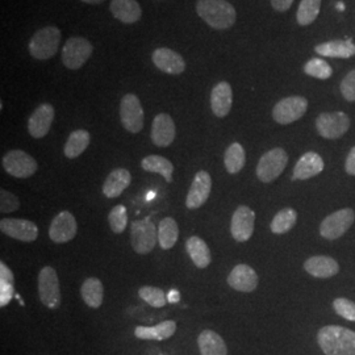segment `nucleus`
<instances>
[{"instance_id": "obj_1", "label": "nucleus", "mask_w": 355, "mask_h": 355, "mask_svg": "<svg viewBox=\"0 0 355 355\" xmlns=\"http://www.w3.org/2000/svg\"><path fill=\"white\" fill-rule=\"evenodd\" d=\"M318 346L325 355H355V331L338 325L318 330Z\"/></svg>"}, {"instance_id": "obj_2", "label": "nucleus", "mask_w": 355, "mask_h": 355, "mask_svg": "<svg viewBox=\"0 0 355 355\" xmlns=\"http://www.w3.org/2000/svg\"><path fill=\"white\" fill-rule=\"evenodd\" d=\"M196 12L208 26L217 31L228 29L237 19L234 7L227 0H199Z\"/></svg>"}, {"instance_id": "obj_3", "label": "nucleus", "mask_w": 355, "mask_h": 355, "mask_svg": "<svg viewBox=\"0 0 355 355\" xmlns=\"http://www.w3.org/2000/svg\"><path fill=\"white\" fill-rule=\"evenodd\" d=\"M60 42H61V31L57 26L41 28L29 41V45H28L29 54L40 61L49 60L53 55L57 54Z\"/></svg>"}, {"instance_id": "obj_4", "label": "nucleus", "mask_w": 355, "mask_h": 355, "mask_svg": "<svg viewBox=\"0 0 355 355\" xmlns=\"http://www.w3.org/2000/svg\"><path fill=\"white\" fill-rule=\"evenodd\" d=\"M288 164V154L282 149L275 148L265 153L257 166V177L263 183H271L284 171Z\"/></svg>"}, {"instance_id": "obj_5", "label": "nucleus", "mask_w": 355, "mask_h": 355, "mask_svg": "<svg viewBox=\"0 0 355 355\" xmlns=\"http://www.w3.org/2000/svg\"><path fill=\"white\" fill-rule=\"evenodd\" d=\"M38 296L41 303L49 309L61 305V290L57 271L51 266L44 267L38 274Z\"/></svg>"}, {"instance_id": "obj_6", "label": "nucleus", "mask_w": 355, "mask_h": 355, "mask_svg": "<svg viewBox=\"0 0 355 355\" xmlns=\"http://www.w3.org/2000/svg\"><path fill=\"white\" fill-rule=\"evenodd\" d=\"M92 51L94 46L87 38L70 37L64 42L61 58L67 69L78 70L89 61Z\"/></svg>"}, {"instance_id": "obj_7", "label": "nucleus", "mask_w": 355, "mask_h": 355, "mask_svg": "<svg viewBox=\"0 0 355 355\" xmlns=\"http://www.w3.org/2000/svg\"><path fill=\"white\" fill-rule=\"evenodd\" d=\"M354 220L355 214L352 208H343L340 211H336L322 220L320 225V234L329 241L337 240L343 237L350 229L354 224Z\"/></svg>"}, {"instance_id": "obj_8", "label": "nucleus", "mask_w": 355, "mask_h": 355, "mask_svg": "<svg viewBox=\"0 0 355 355\" xmlns=\"http://www.w3.org/2000/svg\"><path fill=\"white\" fill-rule=\"evenodd\" d=\"M158 241V232L149 218L137 220L130 227L132 248L137 254H149L153 252Z\"/></svg>"}, {"instance_id": "obj_9", "label": "nucleus", "mask_w": 355, "mask_h": 355, "mask_svg": "<svg viewBox=\"0 0 355 355\" xmlns=\"http://www.w3.org/2000/svg\"><path fill=\"white\" fill-rule=\"evenodd\" d=\"M1 165L4 167L6 173L19 179L31 178L35 175L38 170L36 159L28 153L17 149L7 153L1 159Z\"/></svg>"}, {"instance_id": "obj_10", "label": "nucleus", "mask_w": 355, "mask_h": 355, "mask_svg": "<svg viewBox=\"0 0 355 355\" xmlns=\"http://www.w3.org/2000/svg\"><path fill=\"white\" fill-rule=\"evenodd\" d=\"M308 110V101L303 96H288L275 104L272 117L280 125H287L297 121Z\"/></svg>"}, {"instance_id": "obj_11", "label": "nucleus", "mask_w": 355, "mask_h": 355, "mask_svg": "<svg viewBox=\"0 0 355 355\" xmlns=\"http://www.w3.org/2000/svg\"><path fill=\"white\" fill-rule=\"evenodd\" d=\"M350 128V119L343 112H327L318 114L316 129L318 135L328 140H337Z\"/></svg>"}, {"instance_id": "obj_12", "label": "nucleus", "mask_w": 355, "mask_h": 355, "mask_svg": "<svg viewBox=\"0 0 355 355\" xmlns=\"http://www.w3.org/2000/svg\"><path fill=\"white\" fill-rule=\"evenodd\" d=\"M120 120L123 127L130 133H139L144 128V108L140 98L127 94L120 103Z\"/></svg>"}, {"instance_id": "obj_13", "label": "nucleus", "mask_w": 355, "mask_h": 355, "mask_svg": "<svg viewBox=\"0 0 355 355\" xmlns=\"http://www.w3.org/2000/svg\"><path fill=\"white\" fill-rule=\"evenodd\" d=\"M255 225V212L246 205H240L232 216L230 233L237 242H246L252 239Z\"/></svg>"}, {"instance_id": "obj_14", "label": "nucleus", "mask_w": 355, "mask_h": 355, "mask_svg": "<svg viewBox=\"0 0 355 355\" xmlns=\"http://www.w3.org/2000/svg\"><path fill=\"white\" fill-rule=\"evenodd\" d=\"M0 230L17 241L33 242L38 237L37 225L24 218H3L0 221Z\"/></svg>"}, {"instance_id": "obj_15", "label": "nucleus", "mask_w": 355, "mask_h": 355, "mask_svg": "<svg viewBox=\"0 0 355 355\" xmlns=\"http://www.w3.org/2000/svg\"><path fill=\"white\" fill-rule=\"evenodd\" d=\"M76 233L78 224L76 217L71 212L62 211L53 218L49 228V237L51 241L55 243H66L71 241L76 237Z\"/></svg>"}, {"instance_id": "obj_16", "label": "nucleus", "mask_w": 355, "mask_h": 355, "mask_svg": "<svg viewBox=\"0 0 355 355\" xmlns=\"http://www.w3.org/2000/svg\"><path fill=\"white\" fill-rule=\"evenodd\" d=\"M54 107L49 103H44L38 105L37 108L31 114L28 120V132L33 139H44L54 121Z\"/></svg>"}, {"instance_id": "obj_17", "label": "nucleus", "mask_w": 355, "mask_h": 355, "mask_svg": "<svg viewBox=\"0 0 355 355\" xmlns=\"http://www.w3.org/2000/svg\"><path fill=\"white\" fill-rule=\"evenodd\" d=\"M212 190V178L211 175L200 170L191 183L190 191L186 198V205L189 209H198L208 200Z\"/></svg>"}, {"instance_id": "obj_18", "label": "nucleus", "mask_w": 355, "mask_h": 355, "mask_svg": "<svg viewBox=\"0 0 355 355\" xmlns=\"http://www.w3.org/2000/svg\"><path fill=\"white\" fill-rule=\"evenodd\" d=\"M152 60L157 69L170 76H179L186 70L184 58L177 51H171L168 48L155 49L153 51Z\"/></svg>"}, {"instance_id": "obj_19", "label": "nucleus", "mask_w": 355, "mask_h": 355, "mask_svg": "<svg viewBox=\"0 0 355 355\" xmlns=\"http://www.w3.org/2000/svg\"><path fill=\"white\" fill-rule=\"evenodd\" d=\"M177 129L174 120L167 114H157L153 120L152 141L158 148H167L175 140Z\"/></svg>"}, {"instance_id": "obj_20", "label": "nucleus", "mask_w": 355, "mask_h": 355, "mask_svg": "<svg viewBox=\"0 0 355 355\" xmlns=\"http://www.w3.org/2000/svg\"><path fill=\"white\" fill-rule=\"evenodd\" d=\"M324 161L321 155L318 153L308 152L303 154L299 161L296 162L295 168H293V180H306L311 178L316 177L318 174L322 173L324 170Z\"/></svg>"}, {"instance_id": "obj_21", "label": "nucleus", "mask_w": 355, "mask_h": 355, "mask_svg": "<svg viewBox=\"0 0 355 355\" xmlns=\"http://www.w3.org/2000/svg\"><path fill=\"white\" fill-rule=\"evenodd\" d=\"M258 274L249 265H237L228 277V284L236 291L253 292L258 286Z\"/></svg>"}, {"instance_id": "obj_22", "label": "nucleus", "mask_w": 355, "mask_h": 355, "mask_svg": "<svg viewBox=\"0 0 355 355\" xmlns=\"http://www.w3.org/2000/svg\"><path fill=\"white\" fill-rule=\"evenodd\" d=\"M304 268L309 275L315 278L327 279L338 274L340 265L336 259L328 255H315L305 261Z\"/></svg>"}, {"instance_id": "obj_23", "label": "nucleus", "mask_w": 355, "mask_h": 355, "mask_svg": "<svg viewBox=\"0 0 355 355\" xmlns=\"http://www.w3.org/2000/svg\"><path fill=\"white\" fill-rule=\"evenodd\" d=\"M233 104V91L228 82L217 83L211 92V108L217 117H227Z\"/></svg>"}, {"instance_id": "obj_24", "label": "nucleus", "mask_w": 355, "mask_h": 355, "mask_svg": "<svg viewBox=\"0 0 355 355\" xmlns=\"http://www.w3.org/2000/svg\"><path fill=\"white\" fill-rule=\"evenodd\" d=\"M110 10L114 19L124 24H135L142 16V10L137 0H112Z\"/></svg>"}, {"instance_id": "obj_25", "label": "nucleus", "mask_w": 355, "mask_h": 355, "mask_svg": "<svg viewBox=\"0 0 355 355\" xmlns=\"http://www.w3.org/2000/svg\"><path fill=\"white\" fill-rule=\"evenodd\" d=\"M130 182L132 175L127 168H114L103 184V193L108 199L119 198L129 187Z\"/></svg>"}, {"instance_id": "obj_26", "label": "nucleus", "mask_w": 355, "mask_h": 355, "mask_svg": "<svg viewBox=\"0 0 355 355\" xmlns=\"http://www.w3.org/2000/svg\"><path fill=\"white\" fill-rule=\"evenodd\" d=\"M177 331V324L173 320L164 321L155 327H137L135 329V336L139 340L145 341H165L174 336Z\"/></svg>"}, {"instance_id": "obj_27", "label": "nucleus", "mask_w": 355, "mask_h": 355, "mask_svg": "<svg viewBox=\"0 0 355 355\" xmlns=\"http://www.w3.org/2000/svg\"><path fill=\"white\" fill-rule=\"evenodd\" d=\"M315 51L322 57L330 58H350L355 55V44L352 40H334L320 44Z\"/></svg>"}, {"instance_id": "obj_28", "label": "nucleus", "mask_w": 355, "mask_h": 355, "mask_svg": "<svg viewBox=\"0 0 355 355\" xmlns=\"http://www.w3.org/2000/svg\"><path fill=\"white\" fill-rule=\"evenodd\" d=\"M198 345L202 355H228L227 343L214 330H203L198 337Z\"/></svg>"}, {"instance_id": "obj_29", "label": "nucleus", "mask_w": 355, "mask_h": 355, "mask_svg": "<svg viewBox=\"0 0 355 355\" xmlns=\"http://www.w3.org/2000/svg\"><path fill=\"white\" fill-rule=\"evenodd\" d=\"M186 249H187V253L190 255L192 262L198 268H207L211 265L212 255L209 252V248L200 237H198V236L190 237L186 242Z\"/></svg>"}, {"instance_id": "obj_30", "label": "nucleus", "mask_w": 355, "mask_h": 355, "mask_svg": "<svg viewBox=\"0 0 355 355\" xmlns=\"http://www.w3.org/2000/svg\"><path fill=\"white\" fill-rule=\"evenodd\" d=\"M89 142H91V136L87 130H85V129L74 130L64 144V155L69 159L78 158L89 148Z\"/></svg>"}, {"instance_id": "obj_31", "label": "nucleus", "mask_w": 355, "mask_h": 355, "mask_svg": "<svg viewBox=\"0 0 355 355\" xmlns=\"http://www.w3.org/2000/svg\"><path fill=\"white\" fill-rule=\"evenodd\" d=\"M80 295L83 302L89 308H99L103 304L104 297V287L103 283L98 278H89L85 280L80 288Z\"/></svg>"}, {"instance_id": "obj_32", "label": "nucleus", "mask_w": 355, "mask_h": 355, "mask_svg": "<svg viewBox=\"0 0 355 355\" xmlns=\"http://www.w3.org/2000/svg\"><path fill=\"white\" fill-rule=\"evenodd\" d=\"M141 166L145 171L149 173H157L165 178L167 183L173 182V173H174V165L162 155H148L141 161Z\"/></svg>"}, {"instance_id": "obj_33", "label": "nucleus", "mask_w": 355, "mask_h": 355, "mask_svg": "<svg viewBox=\"0 0 355 355\" xmlns=\"http://www.w3.org/2000/svg\"><path fill=\"white\" fill-rule=\"evenodd\" d=\"M179 239V228L177 221L171 217H166L159 223L158 228V243L164 250L174 248Z\"/></svg>"}, {"instance_id": "obj_34", "label": "nucleus", "mask_w": 355, "mask_h": 355, "mask_svg": "<svg viewBox=\"0 0 355 355\" xmlns=\"http://www.w3.org/2000/svg\"><path fill=\"white\" fill-rule=\"evenodd\" d=\"M246 162V153L239 142H233L224 155V164L229 174H239Z\"/></svg>"}, {"instance_id": "obj_35", "label": "nucleus", "mask_w": 355, "mask_h": 355, "mask_svg": "<svg viewBox=\"0 0 355 355\" xmlns=\"http://www.w3.org/2000/svg\"><path fill=\"white\" fill-rule=\"evenodd\" d=\"M297 221V212L292 208H284L274 216L270 229L274 234H284L290 232Z\"/></svg>"}, {"instance_id": "obj_36", "label": "nucleus", "mask_w": 355, "mask_h": 355, "mask_svg": "<svg viewBox=\"0 0 355 355\" xmlns=\"http://www.w3.org/2000/svg\"><path fill=\"white\" fill-rule=\"evenodd\" d=\"M15 277L10 267L0 263V306H6L15 296Z\"/></svg>"}, {"instance_id": "obj_37", "label": "nucleus", "mask_w": 355, "mask_h": 355, "mask_svg": "<svg viewBox=\"0 0 355 355\" xmlns=\"http://www.w3.org/2000/svg\"><path fill=\"white\" fill-rule=\"evenodd\" d=\"M321 10V0H302L296 13L297 24L305 26L312 24L318 19Z\"/></svg>"}, {"instance_id": "obj_38", "label": "nucleus", "mask_w": 355, "mask_h": 355, "mask_svg": "<svg viewBox=\"0 0 355 355\" xmlns=\"http://www.w3.org/2000/svg\"><path fill=\"white\" fill-rule=\"evenodd\" d=\"M108 223L114 233L121 234L128 227L127 208L121 204L114 207L108 215Z\"/></svg>"}, {"instance_id": "obj_39", "label": "nucleus", "mask_w": 355, "mask_h": 355, "mask_svg": "<svg viewBox=\"0 0 355 355\" xmlns=\"http://www.w3.org/2000/svg\"><path fill=\"white\" fill-rule=\"evenodd\" d=\"M304 73L306 76H313L318 79H329L333 70L328 62L321 58H312L304 64Z\"/></svg>"}, {"instance_id": "obj_40", "label": "nucleus", "mask_w": 355, "mask_h": 355, "mask_svg": "<svg viewBox=\"0 0 355 355\" xmlns=\"http://www.w3.org/2000/svg\"><path fill=\"white\" fill-rule=\"evenodd\" d=\"M139 295L144 302H146L148 304L152 305L154 308H162L167 303V296H166L165 292L157 287H152V286L141 287L139 290Z\"/></svg>"}, {"instance_id": "obj_41", "label": "nucleus", "mask_w": 355, "mask_h": 355, "mask_svg": "<svg viewBox=\"0 0 355 355\" xmlns=\"http://www.w3.org/2000/svg\"><path fill=\"white\" fill-rule=\"evenodd\" d=\"M333 308L336 311V313L338 316L347 320V321H353L355 322V303L345 299V297H337L333 302Z\"/></svg>"}, {"instance_id": "obj_42", "label": "nucleus", "mask_w": 355, "mask_h": 355, "mask_svg": "<svg viewBox=\"0 0 355 355\" xmlns=\"http://www.w3.org/2000/svg\"><path fill=\"white\" fill-rule=\"evenodd\" d=\"M20 202L16 195L11 193L10 191H0V212L1 214H11L16 209H19Z\"/></svg>"}, {"instance_id": "obj_43", "label": "nucleus", "mask_w": 355, "mask_h": 355, "mask_svg": "<svg viewBox=\"0 0 355 355\" xmlns=\"http://www.w3.org/2000/svg\"><path fill=\"white\" fill-rule=\"evenodd\" d=\"M340 89L347 102H355V69L343 78Z\"/></svg>"}, {"instance_id": "obj_44", "label": "nucleus", "mask_w": 355, "mask_h": 355, "mask_svg": "<svg viewBox=\"0 0 355 355\" xmlns=\"http://www.w3.org/2000/svg\"><path fill=\"white\" fill-rule=\"evenodd\" d=\"M345 170L349 175L355 177V146L350 149V152L347 154L346 162H345Z\"/></svg>"}, {"instance_id": "obj_45", "label": "nucleus", "mask_w": 355, "mask_h": 355, "mask_svg": "<svg viewBox=\"0 0 355 355\" xmlns=\"http://www.w3.org/2000/svg\"><path fill=\"white\" fill-rule=\"evenodd\" d=\"M293 0H271V6L278 12H286L291 8Z\"/></svg>"}, {"instance_id": "obj_46", "label": "nucleus", "mask_w": 355, "mask_h": 355, "mask_svg": "<svg viewBox=\"0 0 355 355\" xmlns=\"http://www.w3.org/2000/svg\"><path fill=\"white\" fill-rule=\"evenodd\" d=\"M167 297H168V302H170V303H177V302H179V299H180L179 292L175 291V290H171Z\"/></svg>"}, {"instance_id": "obj_47", "label": "nucleus", "mask_w": 355, "mask_h": 355, "mask_svg": "<svg viewBox=\"0 0 355 355\" xmlns=\"http://www.w3.org/2000/svg\"><path fill=\"white\" fill-rule=\"evenodd\" d=\"M83 3H87V4H101L104 0H82Z\"/></svg>"}, {"instance_id": "obj_48", "label": "nucleus", "mask_w": 355, "mask_h": 355, "mask_svg": "<svg viewBox=\"0 0 355 355\" xmlns=\"http://www.w3.org/2000/svg\"><path fill=\"white\" fill-rule=\"evenodd\" d=\"M337 10L338 11H343L345 10V4L343 3H337Z\"/></svg>"}]
</instances>
